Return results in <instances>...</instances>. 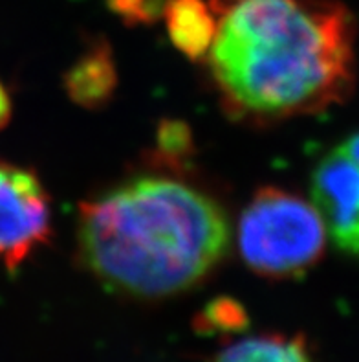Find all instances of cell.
<instances>
[{"label":"cell","instance_id":"1","mask_svg":"<svg viewBox=\"0 0 359 362\" xmlns=\"http://www.w3.org/2000/svg\"><path fill=\"white\" fill-rule=\"evenodd\" d=\"M217 33L205 63L231 118L269 124L348 98L355 24L337 0H209Z\"/></svg>","mask_w":359,"mask_h":362},{"label":"cell","instance_id":"2","mask_svg":"<svg viewBox=\"0 0 359 362\" xmlns=\"http://www.w3.org/2000/svg\"><path fill=\"white\" fill-rule=\"evenodd\" d=\"M226 211L207 193L164 175L136 177L79 206V254L110 289L165 298L191 289L229 247Z\"/></svg>","mask_w":359,"mask_h":362},{"label":"cell","instance_id":"3","mask_svg":"<svg viewBox=\"0 0 359 362\" xmlns=\"http://www.w3.org/2000/svg\"><path fill=\"white\" fill-rule=\"evenodd\" d=\"M327 225L314 204L286 189L266 186L255 193L238 223V250L255 274L288 280L323 257Z\"/></svg>","mask_w":359,"mask_h":362},{"label":"cell","instance_id":"4","mask_svg":"<svg viewBox=\"0 0 359 362\" xmlns=\"http://www.w3.org/2000/svg\"><path fill=\"white\" fill-rule=\"evenodd\" d=\"M51 238V201L23 165L0 160V265L15 271Z\"/></svg>","mask_w":359,"mask_h":362},{"label":"cell","instance_id":"5","mask_svg":"<svg viewBox=\"0 0 359 362\" xmlns=\"http://www.w3.org/2000/svg\"><path fill=\"white\" fill-rule=\"evenodd\" d=\"M312 197L337 247L352 252L359 234V165L339 149L324 156L312 177Z\"/></svg>","mask_w":359,"mask_h":362},{"label":"cell","instance_id":"6","mask_svg":"<svg viewBox=\"0 0 359 362\" xmlns=\"http://www.w3.org/2000/svg\"><path fill=\"white\" fill-rule=\"evenodd\" d=\"M70 100L87 109H99L112 98L118 85L114 55L107 42H94L66 72Z\"/></svg>","mask_w":359,"mask_h":362},{"label":"cell","instance_id":"7","mask_svg":"<svg viewBox=\"0 0 359 362\" xmlns=\"http://www.w3.org/2000/svg\"><path fill=\"white\" fill-rule=\"evenodd\" d=\"M173 45L191 61H205L217 33V18L205 0H167L164 9Z\"/></svg>","mask_w":359,"mask_h":362},{"label":"cell","instance_id":"8","mask_svg":"<svg viewBox=\"0 0 359 362\" xmlns=\"http://www.w3.org/2000/svg\"><path fill=\"white\" fill-rule=\"evenodd\" d=\"M213 362H314L300 337H245L226 346Z\"/></svg>","mask_w":359,"mask_h":362},{"label":"cell","instance_id":"9","mask_svg":"<svg viewBox=\"0 0 359 362\" xmlns=\"http://www.w3.org/2000/svg\"><path fill=\"white\" fill-rule=\"evenodd\" d=\"M112 11L121 15L127 23H152L164 17L167 0H109Z\"/></svg>","mask_w":359,"mask_h":362},{"label":"cell","instance_id":"10","mask_svg":"<svg viewBox=\"0 0 359 362\" xmlns=\"http://www.w3.org/2000/svg\"><path fill=\"white\" fill-rule=\"evenodd\" d=\"M193 140L189 129L180 122H165L158 131V149L171 158H183L191 151Z\"/></svg>","mask_w":359,"mask_h":362},{"label":"cell","instance_id":"11","mask_svg":"<svg viewBox=\"0 0 359 362\" xmlns=\"http://www.w3.org/2000/svg\"><path fill=\"white\" fill-rule=\"evenodd\" d=\"M245 315L238 303L231 300H219L213 302L202 315V324L209 329H237L244 326Z\"/></svg>","mask_w":359,"mask_h":362},{"label":"cell","instance_id":"12","mask_svg":"<svg viewBox=\"0 0 359 362\" xmlns=\"http://www.w3.org/2000/svg\"><path fill=\"white\" fill-rule=\"evenodd\" d=\"M11 112H13V103H11V96L6 85L0 81V131L8 127L9 119H11Z\"/></svg>","mask_w":359,"mask_h":362},{"label":"cell","instance_id":"13","mask_svg":"<svg viewBox=\"0 0 359 362\" xmlns=\"http://www.w3.org/2000/svg\"><path fill=\"white\" fill-rule=\"evenodd\" d=\"M346 158H351L355 165H359V133L352 134L351 138H346L341 146L337 147Z\"/></svg>","mask_w":359,"mask_h":362},{"label":"cell","instance_id":"14","mask_svg":"<svg viewBox=\"0 0 359 362\" xmlns=\"http://www.w3.org/2000/svg\"><path fill=\"white\" fill-rule=\"evenodd\" d=\"M351 254H355V256H359V234H358V238H355V243H354V247H352Z\"/></svg>","mask_w":359,"mask_h":362}]
</instances>
